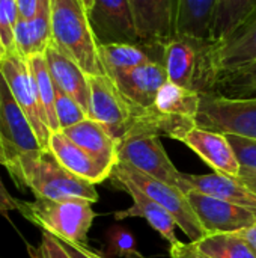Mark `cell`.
<instances>
[{
	"label": "cell",
	"instance_id": "obj_1",
	"mask_svg": "<svg viewBox=\"0 0 256 258\" xmlns=\"http://www.w3.org/2000/svg\"><path fill=\"white\" fill-rule=\"evenodd\" d=\"M53 44L88 76L106 74L81 0H50Z\"/></svg>",
	"mask_w": 256,
	"mask_h": 258
},
{
	"label": "cell",
	"instance_id": "obj_2",
	"mask_svg": "<svg viewBox=\"0 0 256 258\" xmlns=\"http://www.w3.org/2000/svg\"><path fill=\"white\" fill-rule=\"evenodd\" d=\"M216 41L177 35L166 47L163 63L169 82L199 94H211L217 70L213 59Z\"/></svg>",
	"mask_w": 256,
	"mask_h": 258
},
{
	"label": "cell",
	"instance_id": "obj_3",
	"mask_svg": "<svg viewBox=\"0 0 256 258\" xmlns=\"http://www.w3.org/2000/svg\"><path fill=\"white\" fill-rule=\"evenodd\" d=\"M38 136L26 113L14 98L5 76L0 71V163L15 180L27 163L41 156Z\"/></svg>",
	"mask_w": 256,
	"mask_h": 258
},
{
	"label": "cell",
	"instance_id": "obj_4",
	"mask_svg": "<svg viewBox=\"0 0 256 258\" xmlns=\"http://www.w3.org/2000/svg\"><path fill=\"white\" fill-rule=\"evenodd\" d=\"M21 189H29L36 198L56 201L84 200L98 203L95 184L77 177L62 166L50 150H44L38 159L23 166L18 177L14 180Z\"/></svg>",
	"mask_w": 256,
	"mask_h": 258
},
{
	"label": "cell",
	"instance_id": "obj_5",
	"mask_svg": "<svg viewBox=\"0 0 256 258\" xmlns=\"http://www.w3.org/2000/svg\"><path fill=\"white\" fill-rule=\"evenodd\" d=\"M18 212L42 231L81 245H86L88 233L95 219L92 203L84 200L36 198L35 201H20Z\"/></svg>",
	"mask_w": 256,
	"mask_h": 258
},
{
	"label": "cell",
	"instance_id": "obj_6",
	"mask_svg": "<svg viewBox=\"0 0 256 258\" xmlns=\"http://www.w3.org/2000/svg\"><path fill=\"white\" fill-rule=\"evenodd\" d=\"M118 162L128 163L136 169L177 187L186 195L193 190L187 174L169 159L158 135L146 132H127L118 141Z\"/></svg>",
	"mask_w": 256,
	"mask_h": 258
},
{
	"label": "cell",
	"instance_id": "obj_7",
	"mask_svg": "<svg viewBox=\"0 0 256 258\" xmlns=\"http://www.w3.org/2000/svg\"><path fill=\"white\" fill-rule=\"evenodd\" d=\"M110 175L131 183L140 192H143L146 197H149L164 210H167L190 242H198L207 234L184 192L124 162H118Z\"/></svg>",
	"mask_w": 256,
	"mask_h": 258
},
{
	"label": "cell",
	"instance_id": "obj_8",
	"mask_svg": "<svg viewBox=\"0 0 256 258\" xmlns=\"http://www.w3.org/2000/svg\"><path fill=\"white\" fill-rule=\"evenodd\" d=\"M196 125L223 135L256 139V97L226 98L201 94Z\"/></svg>",
	"mask_w": 256,
	"mask_h": 258
},
{
	"label": "cell",
	"instance_id": "obj_9",
	"mask_svg": "<svg viewBox=\"0 0 256 258\" xmlns=\"http://www.w3.org/2000/svg\"><path fill=\"white\" fill-rule=\"evenodd\" d=\"M0 71L5 76L14 98L33 127L41 147L48 150L51 130L48 127L47 115L39 100L38 88L27 59L20 56L17 51L6 53V56L0 60Z\"/></svg>",
	"mask_w": 256,
	"mask_h": 258
},
{
	"label": "cell",
	"instance_id": "obj_10",
	"mask_svg": "<svg viewBox=\"0 0 256 258\" xmlns=\"http://www.w3.org/2000/svg\"><path fill=\"white\" fill-rule=\"evenodd\" d=\"M86 12L98 45L142 42L130 0H94Z\"/></svg>",
	"mask_w": 256,
	"mask_h": 258
},
{
	"label": "cell",
	"instance_id": "obj_11",
	"mask_svg": "<svg viewBox=\"0 0 256 258\" xmlns=\"http://www.w3.org/2000/svg\"><path fill=\"white\" fill-rule=\"evenodd\" d=\"M89 118L104 125L115 139H121L131 119V106L107 74L89 76Z\"/></svg>",
	"mask_w": 256,
	"mask_h": 258
},
{
	"label": "cell",
	"instance_id": "obj_12",
	"mask_svg": "<svg viewBox=\"0 0 256 258\" xmlns=\"http://www.w3.org/2000/svg\"><path fill=\"white\" fill-rule=\"evenodd\" d=\"M181 0H130L142 42L166 47L178 35Z\"/></svg>",
	"mask_w": 256,
	"mask_h": 258
},
{
	"label": "cell",
	"instance_id": "obj_13",
	"mask_svg": "<svg viewBox=\"0 0 256 258\" xmlns=\"http://www.w3.org/2000/svg\"><path fill=\"white\" fill-rule=\"evenodd\" d=\"M187 198L207 234L238 233L256 222V212L199 190H190Z\"/></svg>",
	"mask_w": 256,
	"mask_h": 258
},
{
	"label": "cell",
	"instance_id": "obj_14",
	"mask_svg": "<svg viewBox=\"0 0 256 258\" xmlns=\"http://www.w3.org/2000/svg\"><path fill=\"white\" fill-rule=\"evenodd\" d=\"M133 109H151L161 86L169 80L163 62H149L112 76Z\"/></svg>",
	"mask_w": 256,
	"mask_h": 258
},
{
	"label": "cell",
	"instance_id": "obj_15",
	"mask_svg": "<svg viewBox=\"0 0 256 258\" xmlns=\"http://www.w3.org/2000/svg\"><path fill=\"white\" fill-rule=\"evenodd\" d=\"M109 178L118 190L128 194L133 200L131 207H128L125 210L115 212L113 218L116 222H122L128 218H143L164 240L169 242V245L178 242V237L175 234V228L178 225H177V221L174 219V216L167 210H164L160 204H157L154 200L146 197L143 192H140L131 183H128L122 178L113 177V175H110Z\"/></svg>",
	"mask_w": 256,
	"mask_h": 258
},
{
	"label": "cell",
	"instance_id": "obj_16",
	"mask_svg": "<svg viewBox=\"0 0 256 258\" xmlns=\"http://www.w3.org/2000/svg\"><path fill=\"white\" fill-rule=\"evenodd\" d=\"M183 144L193 150L210 168L214 169V172L238 177L241 166L226 135L196 125L187 133V136L183 139Z\"/></svg>",
	"mask_w": 256,
	"mask_h": 258
},
{
	"label": "cell",
	"instance_id": "obj_17",
	"mask_svg": "<svg viewBox=\"0 0 256 258\" xmlns=\"http://www.w3.org/2000/svg\"><path fill=\"white\" fill-rule=\"evenodd\" d=\"M213 59L217 74L256 60V8L231 35L216 44Z\"/></svg>",
	"mask_w": 256,
	"mask_h": 258
},
{
	"label": "cell",
	"instance_id": "obj_18",
	"mask_svg": "<svg viewBox=\"0 0 256 258\" xmlns=\"http://www.w3.org/2000/svg\"><path fill=\"white\" fill-rule=\"evenodd\" d=\"M48 150L53 153L57 162L62 166H65L69 172L95 186L107 180L113 171L100 163L95 157H92L77 144H74L63 132L51 133Z\"/></svg>",
	"mask_w": 256,
	"mask_h": 258
},
{
	"label": "cell",
	"instance_id": "obj_19",
	"mask_svg": "<svg viewBox=\"0 0 256 258\" xmlns=\"http://www.w3.org/2000/svg\"><path fill=\"white\" fill-rule=\"evenodd\" d=\"M50 74L56 86L71 95L88 113L89 116V106H91V86H89V76L80 68L77 62L62 53L53 42L44 53Z\"/></svg>",
	"mask_w": 256,
	"mask_h": 258
},
{
	"label": "cell",
	"instance_id": "obj_20",
	"mask_svg": "<svg viewBox=\"0 0 256 258\" xmlns=\"http://www.w3.org/2000/svg\"><path fill=\"white\" fill-rule=\"evenodd\" d=\"M98 53L107 76H115L149 62H163L164 47L146 42L98 45Z\"/></svg>",
	"mask_w": 256,
	"mask_h": 258
},
{
	"label": "cell",
	"instance_id": "obj_21",
	"mask_svg": "<svg viewBox=\"0 0 256 258\" xmlns=\"http://www.w3.org/2000/svg\"><path fill=\"white\" fill-rule=\"evenodd\" d=\"M51 42V3L41 0L33 18H18L14 29V47L20 56L27 59L33 54H44Z\"/></svg>",
	"mask_w": 256,
	"mask_h": 258
},
{
	"label": "cell",
	"instance_id": "obj_22",
	"mask_svg": "<svg viewBox=\"0 0 256 258\" xmlns=\"http://www.w3.org/2000/svg\"><path fill=\"white\" fill-rule=\"evenodd\" d=\"M63 132L74 144L88 151L104 166L113 169L118 163V139L92 118H86Z\"/></svg>",
	"mask_w": 256,
	"mask_h": 258
},
{
	"label": "cell",
	"instance_id": "obj_23",
	"mask_svg": "<svg viewBox=\"0 0 256 258\" xmlns=\"http://www.w3.org/2000/svg\"><path fill=\"white\" fill-rule=\"evenodd\" d=\"M195 190L256 212V194L235 177L223 174H187Z\"/></svg>",
	"mask_w": 256,
	"mask_h": 258
},
{
	"label": "cell",
	"instance_id": "obj_24",
	"mask_svg": "<svg viewBox=\"0 0 256 258\" xmlns=\"http://www.w3.org/2000/svg\"><path fill=\"white\" fill-rule=\"evenodd\" d=\"M219 0H181L178 35L211 38Z\"/></svg>",
	"mask_w": 256,
	"mask_h": 258
},
{
	"label": "cell",
	"instance_id": "obj_25",
	"mask_svg": "<svg viewBox=\"0 0 256 258\" xmlns=\"http://www.w3.org/2000/svg\"><path fill=\"white\" fill-rule=\"evenodd\" d=\"M211 94L226 98L256 97V60L234 70L220 71L216 77Z\"/></svg>",
	"mask_w": 256,
	"mask_h": 258
},
{
	"label": "cell",
	"instance_id": "obj_26",
	"mask_svg": "<svg viewBox=\"0 0 256 258\" xmlns=\"http://www.w3.org/2000/svg\"><path fill=\"white\" fill-rule=\"evenodd\" d=\"M201 104V94L186 89L172 82H166L157 94L154 109L166 115L184 116L196 119Z\"/></svg>",
	"mask_w": 256,
	"mask_h": 258
},
{
	"label": "cell",
	"instance_id": "obj_27",
	"mask_svg": "<svg viewBox=\"0 0 256 258\" xmlns=\"http://www.w3.org/2000/svg\"><path fill=\"white\" fill-rule=\"evenodd\" d=\"M196 249L208 258H256V252L238 233L205 234L195 242Z\"/></svg>",
	"mask_w": 256,
	"mask_h": 258
},
{
	"label": "cell",
	"instance_id": "obj_28",
	"mask_svg": "<svg viewBox=\"0 0 256 258\" xmlns=\"http://www.w3.org/2000/svg\"><path fill=\"white\" fill-rule=\"evenodd\" d=\"M256 8V0H219L211 39L222 41L231 35Z\"/></svg>",
	"mask_w": 256,
	"mask_h": 258
},
{
	"label": "cell",
	"instance_id": "obj_29",
	"mask_svg": "<svg viewBox=\"0 0 256 258\" xmlns=\"http://www.w3.org/2000/svg\"><path fill=\"white\" fill-rule=\"evenodd\" d=\"M27 63H29L32 74H33V79H35V83L38 88V94H39V100H41L42 107H44L45 115H47L48 127H50L51 133L60 132L57 116H56V109H54L56 86H54L53 77L50 74L45 56L44 54H33V56L27 57Z\"/></svg>",
	"mask_w": 256,
	"mask_h": 258
},
{
	"label": "cell",
	"instance_id": "obj_30",
	"mask_svg": "<svg viewBox=\"0 0 256 258\" xmlns=\"http://www.w3.org/2000/svg\"><path fill=\"white\" fill-rule=\"evenodd\" d=\"M106 251L110 257L145 258L137 248L133 233L121 224L110 227L106 233Z\"/></svg>",
	"mask_w": 256,
	"mask_h": 258
},
{
	"label": "cell",
	"instance_id": "obj_31",
	"mask_svg": "<svg viewBox=\"0 0 256 258\" xmlns=\"http://www.w3.org/2000/svg\"><path fill=\"white\" fill-rule=\"evenodd\" d=\"M54 109H56V116H57V122H59L60 130L72 127V125L78 124L80 121L89 118L88 113L83 110V107L71 95H68L65 91H62L59 86H56Z\"/></svg>",
	"mask_w": 256,
	"mask_h": 258
},
{
	"label": "cell",
	"instance_id": "obj_32",
	"mask_svg": "<svg viewBox=\"0 0 256 258\" xmlns=\"http://www.w3.org/2000/svg\"><path fill=\"white\" fill-rule=\"evenodd\" d=\"M17 0H0V35L8 53L15 51L14 47V29L18 21Z\"/></svg>",
	"mask_w": 256,
	"mask_h": 258
},
{
	"label": "cell",
	"instance_id": "obj_33",
	"mask_svg": "<svg viewBox=\"0 0 256 258\" xmlns=\"http://www.w3.org/2000/svg\"><path fill=\"white\" fill-rule=\"evenodd\" d=\"M226 138L235 151L241 169L256 172V139L237 135H226Z\"/></svg>",
	"mask_w": 256,
	"mask_h": 258
},
{
	"label": "cell",
	"instance_id": "obj_34",
	"mask_svg": "<svg viewBox=\"0 0 256 258\" xmlns=\"http://www.w3.org/2000/svg\"><path fill=\"white\" fill-rule=\"evenodd\" d=\"M27 252L30 258H71L57 240V237L47 231H42L38 246L27 245Z\"/></svg>",
	"mask_w": 256,
	"mask_h": 258
},
{
	"label": "cell",
	"instance_id": "obj_35",
	"mask_svg": "<svg viewBox=\"0 0 256 258\" xmlns=\"http://www.w3.org/2000/svg\"><path fill=\"white\" fill-rule=\"evenodd\" d=\"M169 255L170 258H199V252L195 242L183 243L178 240L177 243H172L169 246Z\"/></svg>",
	"mask_w": 256,
	"mask_h": 258
},
{
	"label": "cell",
	"instance_id": "obj_36",
	"mask_svg": "<svg viewBox=\"0 0 256 258\" xmlns=\"http://www.w3.org/2000/svg\"><path fill=\"white\" fill-rule=\"evenodd\" d=\"M57 240L65 248V251L71 255V258H97V252L88 249L86 245L75 243V242H69V240L60 239V237H57Z\"/></svg>",
	"mask_w": 256,
	"mask_h": 258
},
{
	"label": "cell",
	"instance_id": "obj_37",
	"mask_svg": "<svg viewBox=\"0 0 256 258\" xmlns=\"http://www.w3.org/2000/svg\"><path fill=\"white\" fill-rule=\"evenodd\" d=\"M2 166V163H0ZM18 206H20V201L17 198H14L5 187L2 178H0V215L6 216L11 213V212H18Z\"/></svg>",
	"mask_w": 256,
	"mask_h": 258
},
{
	"label": "cell",
	"instance_id": "obj_38",
	"mask_svg": "<svg viewBox=\"0 0 256 258\" xmlns=\"http://www.w3.org/2000/svg\"><path fill=\"white\" fill-rule=\"evenodd\" d=\"M39 3L41 0H17L20 18H33L39 11Z\"/></svg>",
	"mask_w": 256,
	"mask_h": 258
},
{
	"label": "cell",
	"instance_id": "obj_39",
	"mask_svg": "<svg viewBox=\"0 0 256 258\" xmlns=\"http://www.w3.org/2000/svg\"><path fill=\"white\" fill-rule=\"evenodd\" d=\"M237 180H240L243 184H246L252 192L256 194V172L253 171H247V169H240L238 177H235Z\"/></svg>",
	"mask_w": 256,
	"mask_h": 258
},
{
	"label": "cell",
	"instance_id": "obj_40",
	"mask_svg": "<svg viewBox=\"0 0 256 258\" xmlns=\"http://www.w3.org/2000/svg\"><path fill=\"white\" fill-rule=\"evenodd\" d=\"M238 234L250 245V248L256 252V222L255 224H252L250 227H247V228L238 231Z\"/></svg>",
	"mask_w": 256,
	"mask_h": 258
},
{
	"label": "cell",
	"instance_id": "obj_41",
	"mask_svg": "<svg viewBox=\"0 0 256 258\" xmlns=\"http://www.w3.org/2000/svg\"><path fill=\"white\" fill-rule=\"evenodd\" d=\"M6 48H5V44H3V39H2V35H0V60L6 56Z\"/></svg>",
	"mask_w": 256,
	"mask_h": 258
},
{
	"label": "cell",
	"instance_id": "obj_42",
	"mask_svg": "<svg viewBox=\"0 0 256 258\" xmlns=\"http://www.w3.org/2000/svg\"><path fill=\"white\" fill-rule=\"evenodd\" d=\"M81 2H83V5H84V6H86V9H88V8L92 5V2H94V0H81Z\"/></svg>",
	"mask_w": 256,
	"mask_h": 258
},
{
	"label": "cell",
	"instance_id": "obj_43",
	"mask_svg": "<svg viewBox=\"0 0 256 258\" xmlns=\"http://www.w3.org/2000/svg\"><path fill=\"white\" fill-rule=\"evenodd\" d=\"M198 252H199V251H198ZM199 258H208V257H205V255H202V254L199 252Z\"/></svg>",
	"mask_w": 256,
	"mask_h": 258
},
{
	"label": "cell",
	"instance_id": "obj_44",
	"mask_svg": "<svg viewBox=\"0 0 256 258\" xmlns=\"http://www.w3.org/2000/svg\"><path fill=\"white\" fill-rule=\"evenodd\" d=\"M97 258H106V257H103L101 254H98V252H97Z\"/></svg>",
	"mask_w": 256,
	"mask_h": 258
}]
</instances>
